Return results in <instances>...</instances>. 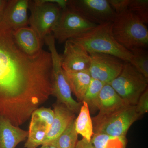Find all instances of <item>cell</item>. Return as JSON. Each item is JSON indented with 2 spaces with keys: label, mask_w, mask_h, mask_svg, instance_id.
I'll return each instance as SVG.
<instances>
[{
  "label": "cell",
  "mask_w": 148,
  "mask_h": 148,
  "mask_svg": "<svg viewBox=\"0 0 148 148\" xmlns=\"http://www.w3.org/2000/svg\"><path fill=\"white\" fill-rule=\"evenodd\" d=\"M12 32L0 22V116L19 127L51 95L52 61L43 49L25 54Z\"/></svg>",
  "instance_id": "cell-1"
},
{
  "label": "cell",
  "mask_w": 148,
  "mask_h": 148,
  "mask_svg": "<svg viewBox=\"0 0 148 148\" xmlns=\"http://www.w3.org/2000/svg\"><path fill=\"white\" fill-rule=\"evenodd\" d=\"M112 24V22H108L97 25L85 34L69 40L80 46L89 53L110 54L125 62L130 63L132 53L114 38Z\"/></svg>",
  "instance_id": "cell-2"
},
{
  "label": "cell",
  "mask_w": 148,
  "mask_h": 148,
  "mask_svg": "<svg viewBox=\"0 0 148 148\" xmlns=\"http://www.w3.org/2000/svg\"><path fill=\"white\" fill-rule=\"evenodd\" d=\"M112 30L117 41L128 50L135 47L146 48L147 47V27L128 9L116 14L112 22Z\"/></svg>",
  "instance_id": "cell-3"
},
{
  "label": "cell",
  "mask_w": 148,
  "mask_h": 148,
  "mask_svg": "<svg viewBox=\"0 0 148 148\" xmlns=\"http://www.w3.org/2000/svg\"><path fill=\"white\" fill-rule=\"evenodd\" d=\"M51 54L52 61L51 73V95L57 98V103L63 104L74 114L79 112L82 103L75 101L72 96V90L61 66V56L56 49L55 40L52 34L44 39Z\"/></svg>",
  "instance_id": "cell-4"
},
{
  "label": "cell",
  "mask_w": 148,
  "mask_h": 148,
  "mask_svg": "<svg viewBox=\"0 0 148 148\" xmlns=\"http://www.w3.org/2000/svg\"><path fill=\"white\" fill-rule=\"evenodd\" d=\"M141 116L135 106L125 105L113 112L103 116L98 115L93 118V133L126 138L130 127Z\"/></svg>",
  "instance_id": "cell-5"
},
{
  "label": "cell",
  "mask_w": 148,
  "mask_h": 148,
  "mask_svg": "<svg viewBox=\"0 0 148 148\" xmlns=\"http://www.w3.org/2000/svg\"><path fill=\"white\" fill-rule=\"evenodd\" d=\"M146 78L130 63L125 62L120 73L110 85L126 105L135 106L147 88Z\"/></svg>",
  "instance_id": "cell-6"
},
{
  "label": "cell",
  "mask_w": 148,
  "mask_h": 148,
  "mask_svg": "<svg viewBox=\"0 0 148 148\" xmlns=\"http://www.w3.org/2000/svg\"><path fill=\"white\" fill-rule=\"evenodd\" d=\"M29 9L31 11L29 25L44 42L58 22L62 8L50 0H29Z\"/></svg>",
  "instance_id": "cell-7"
},
{
  "label": "cell",
  "mask_w": 148,
  "mask_h": 148,
  "mask_svg": "<svg viewBox=\"0 0 148 148\" xmlns=\"http://www.w3.org/2000/svg\"><path fill=\"white\" fill-rule=\"evenodd\" d=\"M96 26L67 7L62 10L52 34L55 40H57L59 43H63L85 34Z\"/></svg>",
  "instance_id": "cell-8"
},
{
  "label": "cell",
  "mask_w": 148,
  "mask_h": 148,
  "mask_svg": "<svg viewBox=\"0 0 148 148\" xmlns=\"http://www.w3.org/2000/svg\"><path fill=\"white\" fill-rule=\"evenodd\" d=\"M67 7L97 25L112 22L116 16L108 0H68Z\"/></svg>",
  "instance_id": "cell-9"
},
{
  "label": "cell",
  "mask_w": 148,
  "mask_h": 148,
  "mask_svg": "<svg viewBox=\"0 0 148 148\" xmlns=\"http://www.w3.org/2000/svg\"><path fill=\"white\" fill-rule=\"evenodd\" d=\"M89 69L91 77L106 84H110L120 73L125 63L114 56L101 53H89Z\"/></svg>",
  "instance_id": "cell-10"
},
{
  "label": "cell",
  "mask_w": 148,
  "mask_h": 148,
  "mask_svg": "<svg viewBox=\"0 0 148 148\" xmlns=\"http://www.w3.org/2000/svg\"><path fill=\"white\" fill-rule=\"evenodd\" d=\"M64 71L78 72L89 70L90 54L80 46L68 40L65 43L64 53L60 54Z\"/></svg>",
  "instance_id": "cell-11"
},
{
  "label": "cell",
  "mask_w": 148,
  "mask_h": 148,
  "mask_svg": "<svg viewBox=\"0 0 148 148\" xmlns=\"http://www.w3.org/2000/svg\"><path fill=\"white\" fill-rule=\"evenodd\" d=\"M29 1V0L7 1L0 22L13 31L28 26Z\"/></svg>",
  "instance_id": "cell-12"
},
{
  "label": "cell",
  "mask_w": 148,
  "mask_h": 148,
  "mask_svg": "<svg viewBox=\"0 0 148 148\" xmlns=\"http://www.w3.org/2000/svg\"><path fill=\"white\" fill-rule=\"evenodd\" d=\"M12 35L16 45L27 55L36 56L43 50L44 42L31 27L27 26L14 31Z\"/></svg>",
  "instance_id": "cell-13"
},
{
  "label": "cell",
  "mask_w": 148,
  "mask_h": 148,
  "mask_svg": "<svg viewBox=\"0 0 148 148\" xmlns=\"http://www.w3.org/2000/svg\"><path fill=\"white\" fill-rule=\"evenodd\" d=\"M53 107L54 119L42 146L50 145L56 140L75 119V114L63 104L57 103Z\"/></svg>",
  "instance_id": "cell-14"
},
{
  "label": "cell",
  "mask_w": 148,
  "mask_h": 148,
  "mask_svg": "<svg viewBox=\"0 0 148 148\" xmlns=\"http://www.w3.org/2000/svg\"><path fill=\"white\" fill-rule=\"evenodd\" d=\"M29 131L14 126L8 120L0 116V148H15L28 137Z\"/></svg>",
  "instance_id": "cell-15"
},
{
  "label": "cell",
  "mask_w": 148,
  "mask_h": 148,
  "mask_svg": "<svg viewBox=\"0 0 148 148\" xmlns=\"http://www.w3.org/2000/svg\"><path fill=\"white\" fill-rule=\"evenodd\" d=\"M126 105L119 95L111 86L106 84L103 86L98 98L97 109L98 115L103 116L115 112Z\"/></svg>",
  "instance_id": "cell-16"
},
{
  "label": "cell",
  "mask_w": 148,
  "mask_h": 148,
  "mask_svg": "<svg viewBox=\"0 0 148 148\" xmlns=\"http://www.w3.org/2000/svg\"><path fill=\"white\" fill-rule=\"evenodd\" d=\"M31 118L29 134L24 145L25 148H37L42 145L49 130L46 123L34 114H32Z\"/></svg>",
  "instance_id": "cell-17"
},
{
  "label": "cell",
  "mask_w": 148,
  "mask_h": 148,
  "mask_svg": "<svg viewBox=\"0 0 148 148\" xmlns=\"http://www.w3.org/2000/svg\"><path fill=\"white\" fill-rule=\"evenodd\" d=\"M65 72L72 92L78 102L82 103L84 96L92 79L89 70L78 72Z\"/></svg>",
  "instance_id": "cell-18"
},
{
  "label": "cell",
  "mask_w": 148,
  "mask_h": 148,
  "mask_svg": "<svg viewBox=\"0 0 148 148\" xmlns=\"http://www.w3.org/2000/svg\"><path fill=\"white\" fill-rule=\"evenodd\" d=\"M75 127L78 134L81 135L88 142H90L94 133L93 123L89 107L84 101L82 102L78 116L75 119Z\"/></svg>",
  "instance_id": "cell-19"
},
{
  "label": "cell",
  "mask_w": 148,
  "mask_h": 148,
  "mask_svg": "<svg viewBox=\"0 0 148 148\" xmlns=\"http://www.w3.org/2000/svg\"><path fill=\"white\" fill-rule=\"evenodd\" d=\"M90 142L95 148H125L126 139L103 133H93Z\"/></svg>",
  "instance_id": "cell-20"
},
{
  "label": "cell",
  "mask_w": 148,
  "mask_h": 148,
  "mask_svg": "<svg viewBox=\"0 0 148 148\" xmlns=\"http://www.w3.org/2000/svg\"><path fill=\"white\" fill-rule=\"evenodd\" d=\"M75 119L72 120L64 132L50 145L56 148H76L78 134L75 127Z\"/></svg>",
  "instance_id": "cell-21"
},
{
  "label": "cell",
  "mask_w": 148,
  "mask_h": 148,
  "mask_svg": "<svg viewBox=\"0 0 148 148\" xmlns=\"http://www.w3.org/2000/svg\"><path fill=\"white\" fill-rule=\"evenodd\" d=\"M132 58L130 62L146 78L148 79V53L145 48L135 47L130 49Z\"/></svg>",
  "instance_id": "cell-22"
},
{
  "label": "cell",
  "mask_w": 148,
  "mask_h": 148,
  "mask_svg": "<svg viewBox=\"0 0 148 148\" xmlns=\"http://www.w3.org/2000/svg\"><path fill=\"white\" fill-rule=\"evenodd\" d=\"M106 84L92 78L90 84L84 96L83 102L87 103L89 108L92 110H97L100 92Z\"/></svg>",
  "instance_id": "cell-23"
},
{
  "label": "cell",
  "mask_w": 148,
  "mask_h": 148,
  "mask_svg": "<svg viewBox=\"0 0 148 148\" xmlns=\"http://www.w3.org/2000/svg\"><path fill=\"white\" fill-rule=\"evenodd\" d=\"M128 10L138 16L145 24H147L148 0H130Z\"/></svg>",
  "instance_id": "cell-24"
},
{
  "label": "cell",
  "mask_w": 148,
  "mask_h": 148,
  "mask_svg": "<svg viewBox=\"0 0 148 148\" xmlns=\"http://www.w3.org/2000/svg\"><path fill=\"white\" fill-rule=\"evenodd\" d=\"M40 119L46 123L50 129L54 118V113L53 110L50 108L42 107L37 109L33 113Z\"/></svg>",
  "instance_id": "cell-25"
},
{
  "label": "cell",
  "mask_w": 148,
  "mask_h": 148,
  "mask_svg": "<svg viewBox=\"0 0 148 148\" xmlns=\"http://www.w3.org/2000/svg\"><path fill=\"white\" fill-rule=\"evenodd\" d=\"M137 112L142 116L148 112V90L147 89L138 100V103L135 106Z\"/></svg>",
  "instance_id": "cell-26"
},
{
  "label": "cell",
  "mask_w": 148,
  "mask_h": 148,
  "mask_svg": "<svg viewBox=\"0 0 148 148\" xmlns=\"http://www.w3.org/2000/svg\"><path fill=\"white\" fill-rule=\"evenodd\" d=\"M116 14L121 13L128 9L130 0H108Z\"/></svg>",
  "instance_id": "cell-27"
},
{
  "label": "cell",
  "mask_w": 148,
  "mask_h": 148,
  "mask_svg": "<svg viewBox=\"0 0 148 148\" xmlns=\"http://www.w3.org/2000/svg\"><path fill=\"white\" fill-rule=\"evenodd\" d=\"M76 148H95L91 142H88L84 138L78 141Z\"/></svg>",
  "instance_id": "cell-28"
},
{
  "label": "cell",
  "mask_w": 148,
  "mask_h": 148,
  "mask_svg": "<svg viewBox=\"0 0 148 148\" xmlns=\"http://www.w3.org/2000/svg\"><path fill=\"white\" fill-rule=\"evenodd\" d=\"M7 2L6 0H0V20L2 16Z\"/></svg>",
  "instance_id": "cell-29"
},
{
  "label": "cell",
  "mask_w": 148,
  "mask_h": 148,
  "mask_svg": "<svg viewBox=\"0 0 148 148\" xmlns=\"http://www.w3.org/2000/svg\"><path fill=\"white\" fill-rule=\"evenodd\" d=\"M42 146H43L44 148H56L51 145H43Z\"/></svg>",
  "instance_id": "cell-30"
},
{
  "label": "cell",
  "mask_w": 148,
  "mask_h": 148,
  "mask_svg": "<svg viewBox=\"0 0 148 148\" xmlns=\"http://www.w3.org/2000/svg\"><path fill=\"white\" fill-rule=\"evenodd\" d=\"M40 148H44V147L43 146H42V147Z\"/></svg>",
  "instance_id": "cell-31"
}]
</instances>
